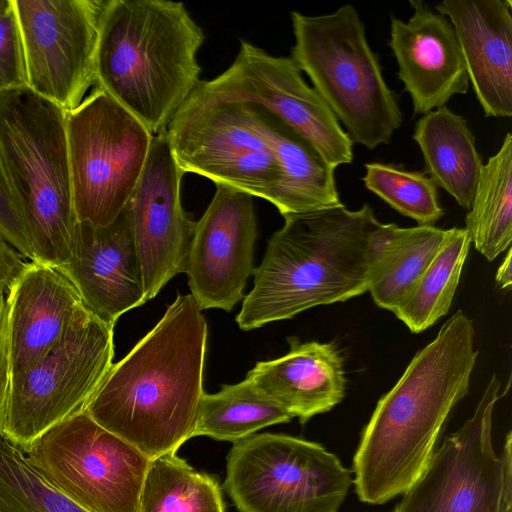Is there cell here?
Returning <instances> with one entry per match:
<instances>
[{"mask_svg": "<svg viewBox=\"0 0 512 512\" xmlns=\"http://www.w3.org/2000/svg\"><path fill=\"white\" fill-rule=\"evenodd\" d=\"M45 481L86 512H138L150 459L86 410L23 447Z\"/></svg>", "mask_w": 512, "mask_h": 512, "instance_id": "cell-10", "label": "cell"}, {"mask_svg": "<svg viewBox=\"0 0 512 512\" xmlns=\"http://www.w3.org/2000/svg\"><path fill=\"white\" fill-rule=\"evenodd\" d=\"M496 282L501 289H507L512 284V249L508 248L506 256L496 273Z\"/></svg>", "mask_w": 512, "mask_h": 512, "instance_id": "cell-35", "label": "cell"}, {"mask_svg": "<svg viewBox=\"0 0 512 512\" xmlns=\"http://www.w3.org/2000/svg\"><path fill=\"white\" fill-rule=\"evenodd\" d=\"M10 1L11 0H0V14L8 8Z\"/></svg>", "mask_w": 512, "mask_h": 512, "instance_id": "cell-36", "label": "cell"}, {"mask_svg": "<svg viewBox=\"0 0 512 512\" xmlns=\"http://www.w3.org/2000/svg\"><path fill=\"white\" fill-rule=\"evenodd\" d=\"M365 187L418 225L434 226L443 217L438 187L427 174L378 162L366 163Z\"/></svg>", "mask_w": 512, "mask_h": 512, "instance_id": "cell-30", "label": "cell"}, {"mask_svg": "<svg viewBox=\"0 0 512 512\" xmlns=\"http://www.w3.org/2000/svg\"><path fill=\"white\" fill-rule=\"evenodd\" d=\"M27 86L66 112L97 83V50L106 0H12Z\"/></svg>", "mask_w": 512, "mask_h": 512, "instance_id": "cell-14", "label": "cell"}, {"mask_svg": "<svg viewBox=\"0 0 512 512\" xmlns=\"http://www.w3.org/2000/svg\"><path fill=\"white\" fill-rule=\"evenodd\" d=\"M2 90H3V89H2V86H1V83H0V93H1V91H2Z\"/></svg>", "mask_w": 512, "mask_h": 512, "instance_id": "cell-37", "label": "cell"}, {"mask_svg": "<svg viewBox=\"0 0 512 512\" xmlns=\"http://www.w3.org/2000/svg\"><path fill=\"white\" fill-rule=\"evenodd\" d=\"M183 175L166 132L155 135L142 175L125 206L146 302L186 269L196 221L182 206Z\"/></svg>", "mask_w": 512, "mask_h": 512, "instance_id": "cell-15", "label": "cell"}, {"mask_svg": "<svg viewBox=\"0 0 512 512\" xmlns=\"http://www.w3.org/2000/svg\"><path fill=\"white\" fill-rule=\"evenodd\" d=\"M113 331L89 311L43 358L13 376L3 434L27 447L84 411L113 365Z\"/></svg>", "mask_w": 512, "mask_h": 512, "instance_id": "cell-11", "label": "cell"}, {"mask_svg": "<svg viewBox=\"0 0 512 512\" xmlns=\"http://www.w3.org/2000/svg\"><path fill=\"white\" fill-rule=\"evenodd\" d=\"M166 135L179 168L216 185L270 201L280 182L272 149L251 123L246 104L188 99Z\"/></svg>", "mask_w": 512, "mask_h": 512, "instance_id": "cell-12", "label": "cell"}, {"mask_svg": "<svg viewBox=\"0 0 512 512\" xmlns=\"http://www.w3.org/2000/svg\"><path fill=\"white\" fill-rule=\"evenodd\" d=\"M66 133L77 221L106 226L127 205L154 135L98 86L67 112Z\"/></svg>", "mask_w": 512, "mask_h": 512, "instance_id": "cell-8", "label": "cell"}, {"mask_svg": "<svg viewBox=\"0 0 512 512\" xmlns=\"http://www.w3.org/2000/svg\"><path fill=\"white\" fill-rule=\"evenodd\" d=\"M0 512H86L51 487L25 449L0 434Z\"/></svg>", "mask_w": 512, "mask_h": 512, "instance_id": "cell-29", "label": "cell"}, {"mask_svg": "<svg viewBox=\"0 0 512 512\" xmlns=\"http://www.w3.org/2000/svg\"><path fill=\"white\" fill-rule=\"evenodd\" d=\"M293 417L264 396L245 378L222 385L214 394L205 393L198 412L195 436L236 443L265 427L287 423Z\"/></svg>", "mask_w": 512, "mask_h": 512, "instance_id": "cell-26", "label": "cell"}, {"mask_svg": "<svg viewBox=\"0 0 512 512\" xmlns=\"http://www.w3.org/2000/svg\"><path fill=\"white\" fill-rule=\"evenodd\" d=\"M67 112L28 86L0 93V159L35 261L56 269L71 255L74 210Z\"/></svg>", "mask_w": 512, "mask_h": 512, "instance_id": "cell-5", "label": "cell"}, {"mask_svg": "<svg viewBox=\"0 0 512 512\" xmlns=\"http://www.w3.org/2000/svg\"><path fill=\"white\" fill-rule=\"evenodd\" d=\"M412 137L436 186L469 210L484 164L467 120L443 106L424 114Z\"/></svg>", "mask_w": 512, "mask_h": 512, "instance_id": "cell-23", "label": "cell"}, {"mask_svg": "<svg viewBox=\"0 0 512 512\" xmlns=\"http://www.w3.org/2000/svg\"><path fill=\"white\" fill-rule=\"evenodd\" d=\"M410 4L413 14L407 22L391 17L389 45L413 111L424 115L446 106L454 95L466 94L469 78L449 20L422 1Z\"/></svg>", "mask_w": 512, "mask_h": 512, "instance_id": "cell-18", "label": "cell"}, {"mask_svg": "<svg viewBox=\"0 0 512 512\" xmlns=\"http://www.w3.org/2000/svg\"><path fill=\"white\" fill-rule=\"evenodd\" d=\"M12 377L52 350L89 310L58 269L29 261L6 296Z\"/></svg>", "mask_w": 512, "mask_h": 512, "instance_id": "cell-19", "label": "cell"}, {"mask_svg": "<svg viewBox=\"0 0 512 512\" xmlns=\"http://www.w3.org/2000/svg\"><path fill=\"white\" fill-rule=\"evenodd\" d=\"M252 197L216 185L211 202L196 221L184 273L201 310L231 311L245 297L247 279L255 271L258 235Z\"/></svg>", "mask_w": 512, "mask_h": 512, "instance_id": "cell-16", "label": "cell"}, {"mask_svg": "<svg viewBox=\"0 0 512 512\" xmlns=\"http://www.w3.org/2000/svg\"><path fill=\"white\" fill-rule=\"evenodd\" d=\"M138 512H225V506L213 476L171 453L150 461Z\"/></svg>", "mask_w": 512, "mask_h": 512, "instance_id": "cell-28", "label": "cell"}, {"mask_svg": "<svg viewBox=\"0 0 512 512\" xmlns=\"http://www.w3.org/2000/svg\"><path fill=\"white\" fill-rule=\"evenodd\" d=\"M284 219L268 241L236 317L243 331L367 292L389 230V223H381L366 204L354 211L341 204Z\"/></svg>", "mask_w": 512, "mask_h": 512, "instance_id": "cell-3", "label": "cell"}, {"mask_svg": "<svg viewBox=\"0 0 512 512\" xmlns=\"http://www.w3.org/2000/svg\"><path fill=\"white\" fill-rule=\"evenodd\" d=\"M290 16L291 58L350 140L370 150L388 144L401 126L402 112L355 7L347 4L317 16L293 11Z\"/></svg>", "mask_w": 512, "mask_h": 512, "instance_id": "cell-6", "label": "cell"}, {"mask_svg": "<svg viewBox=\"0 0 512 512\" xmlns=\"http://www.w3.org/2000/svg\"><path fill=\"white\" fill-rule=\"evenodd\" d=\"M207 323L191 294H177L160 321L113 364L86 411L150 460L194 437L205 394Z\"/></svg>", "mask_w": 512, "mask_h": 512, "instance_id": "cell-1", "label": "cell"}, {"mask_svg": "<svg viewBox=\"0 0 512 512\" xmlns=\"http://www.w3.org/2000/svg\"><path fill=\"white\" fill-rule=\"evenodd\" d=\"M245 104L252 125L269 144L280 169V182L269 201L280 214L285 217L341 205L336 168L272 113L256 104Z\"/></svg>", "mask_w": 512, "mask_h": 512, "instance_id": "cell-22", "label": "cell"}, {"mask_svg": "<svg viewBox=\"0 0 512 512\" xmlns=\"http://www.w3.org/2000/svg\"><path fill=\"white\" fill-rule=\"evenodd\" d=\"M204 39L182 2L106 0L96 86L155 136L199 85Z\"/></svg>", "mask_w": 512, "mask_h": 512, "instance_id": "cell-4", "label": "cell"}, {"mask_svg": "<svg viewBox=\"0 0 512 512\" xmlns=\"http://www.w3.org/2000/svg\"><path fill=\"white\" fill-rule=\"evenodd\" d=\"M435 9L454 29L484 115L511 117L512 2L444 0Z\"/></svg>", "mask_w": 512, "mask_h": 512, "instance_id": "cell-20", "label": "cell"}, {"mask_svg": "<svg viewBox=\"0 0 512 512\" xmlns=\"http://www.w3.org/2000/svg\"><path fill=\"white\" fill-rule=\"evenodd\" d=\"M352 484L322 445L261 433L233 443L223 486L239 512H338Z\"/></svg>", "mask_w": 512, "mask_h": 512, "instance_id": "cell-7", "label": "cell"}, {"mask_svg": "<svg viewBox=\"0 0 512 512\" xmlns=\"http://www.w3.org/2000/svg\"><path fill=\"white\" fill-rule=\"evenodd\" d=\"M189 99L256 104L309 141L335 168L353 161V142L291 57L270 55L241 40L232 64L217 77L201 80Z\"/></svg>", "mask_w": 512, "mask_h": 512, "instance_id": "cell-13", "label": "cell"}, {"mask_svg": "<svg viewBox=\"0 0 512 512\" xmlns=\"http://www.w3.org/2000/svg\"><path fill=\"white\" fill-rule=\"evenodd\" d=\"M496 374L473 415L435 448L393 512H512V439L493 445V412L504 395Z\"/></svg>", "mask_w": 512, "mask_h": 512, "instance_id": "cell-9", "label": "cell"}, {"mask_svg": "<svg viewBox=\"0 0 512 512\" xmlns=\"http://www.w3.org/2000/svg\"><path fill=\"white\" fill-rule=\"evenodd\" d=\"M58 270L74 285L86 308L111 327L122 314L146 302L125 208L106 226L78 222L70 258Z\"/></svg>", "mask_w": 512, "mask_h": 512, "instance_id": "cell-17", "label": "cell"}, {"mask_svg": "<svg viewBox=\"0 0 512 512\" xmlns=\"http://www.w3.org/2000/svg\"><path fill=\"white\" fill-rule=\"evenodd\" d=\"M290 350L277 359L257 362L246 375L271 401L301 424L330 411L346 390L343 358L331 343L290 339Z\"/></svg>", "mask_w": 512, "mask_h": 512, "instance_id": "cell-21", "label": "cell"}, {"mask_svg": "<svg viewBox=\"0 0 512 512\" xmlns=\"http://www.w3.org/2000/svg\"><path fill=\"white\" fill-rule=\"evenodd\" d=\"M0 83L3 90L27 86L23 41L12 0L0 14Z\"/></svg>", "mask_w": 512, "mask_h": 512, "instance_id": "cell-31", "label": "cell"}, {"mask_svg": "<svg viewBox=\"0 0 512 512\" xmlns=\"http://www.w3.org/2000/svg\"><path fill=\"white\" fill-rule=\"evenodd\" d=\"M12 380L11 350L5 292L0 290V434L4 433Z\"/></svg>", "mask_w": 512, "mask_h": 512, "instance_id": "cell-33", "label": "cell"}, {"mask_svg": "<svg viewBox=\"0 0 512 512\" xmlns=\"http://www.w3.org/2000/svg\"><path fill=\"white\" fill-rule=\"evenodd\" d=\"M465 229L476 250L488 261L512 242V135L507 133L498 152L483 165Z\"/></svg>", "mask_w": 512, "mask_h": 512, "instance_id": "cell-25", "label": "cell"}, {"mask_svg": "<svg viewBox=\"0 0 512 512\" xmlns=\"http://www.w3.org/2000/svg\"><path fill=\"white\" fill-rule=\"evenodd\" d=\"M0 235L23 258L35 261L33 246L0 159Z\"/></svg>", "mask_w": 512, "mask_h": 512, "instance_id": "cell-32", "label": "cell"}, {"mask_svg": "<svg viewBox=\"0 0 512 512\" xmlns=\"http://www.w3.org/2000/svg\"><path fill=\"white\" fill-rule=\"evenodd\" d=\"M470 246L465 228L447 229L437 254L393 311L412 333L426 330L448 313Z\"/></svg>", "mask_w": 512, "mask_h": 512, "instance_id": "cell-27", "label": "cell"}, {"mask_svg": "<svg viewBox=\"0 0 512 512\" xmlns=\"http://www.w3.org/2000/svg\"><path fill=\"white\" fill-rule=\"evenodd\" d=\"M26 263L25 258L0 235V290H9Z\"/></svg>", "mask_w": 512, "mask_h": 512, "instance_id": "cell-34", "label": "cell"}, {"mask_svg": "<svg viewBox=\"0 0 512 512\" xmlns=\"http://www.w3.org/2000/svg\"><path fill=\"white\" fill-rule=\"evenodd\" d=\"M478 353L473 322L459 310L379 399L353 458L360 501L386 503L420 476L450 412L469 392Z\"/></svg>", "mask_w": 512, "mask_h": 512, "instance_id": "cell-2", "label": "cell"}, {"mask_svg": "<svg viewBox=\"0 0 512 512\" xmlns=\"http://www.w3.org/2000/svg\"><path fill=\"white\" fill-rule=\"evenodd\" d=\"M446 235L447 229L435 226L402 228L389 223L368 288L375 304L393 312L429 266Z\"/></svg>", "mask_w": 512, "mask_h": 512, "instance_id": "cell-24", "label": "cell"}]
</instances>
